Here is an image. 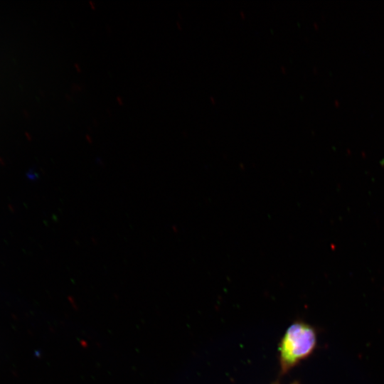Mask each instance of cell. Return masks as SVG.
<instances>
[{"instance_id":"cell-1","label":"cell","mask_w":384,"mask_h":384,"mask_svg":"<svg viewBox=\"0 0 384 384\" xmlns=\"http://www.w3.org/2000/svg\"><path fill=\"white\" fill-rule=\"evenodd\" d=\"M316 332L313 326L302 321L291 324L283 334L278 346L280 375L289 373L314 352Z\"/></svg>"},{"instance_id":"cell-2","label":"cell","mask_w":384,"mask_h":384,"mask_svg":"<svg viewBox=\"0 0 384 384\" xmlns=\"http://www.w3.org/2000/svg\"><path fill=\"white\" fill-rule=\"evenodd\" d=\"M273 384H278V383H274ZM290 384H299V383L296 381V382L292 383Z\"/></svg>"}]
</instances>
